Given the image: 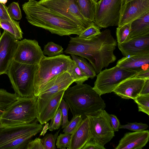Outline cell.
Wrapping results in <instances>:
<instances>
[{"label": "cell", "instance_id": "6da1fadb", "mask_svg": "<svg viewBox=\"0 0 149 149\" xmlns=\"http://www.w3.org/2000/svg\"><path fill=\"white\" fill-rule=\"evenodd\" d=\"M117 45L111 31L106 29L90 39H82L78 36L70 37L64 52L87 59L98 74L116 60L114 51Z\"/></svg>", "mask_w": 149, "mask_h": 149}, {"label": "cell", "instance_id": "7a4b0ae2", "mask_svg": "<svg viewBox=\"0 0 149 149\" xmlns=\"http://www.w3.org/2000/svg\"><path fill=\"white\" fill-rule=\"evenodd\" d=\"M27 21L31 24L61 36H79L85 29L39 4L35 0L22 5Z\"/></svg>", "mask_w": 149, "mask_h": 149}, {"label": "cell", "instance_id": "3957f363", "mask_svg": "<svg viewBox=\"0 0 149 149\" xmlns=\"http://www.w3.org/2000/svg\"><path fill=\"white\" fill-rule=\"evenodd\" d=\"M63 98L68 105L73 116L86 115L104 109L105 103L100 95L90 85L78 84L68 87L65 91Z\"/></svg>", "mask_w": 149, "mask_h": 149}, {"label": "cell", "instance_id": "277c9868", "mask_svg": "<svg viewBox=\"0 0 149 149\" xmlns=\"http://www.w3.org/2000/svg\"><path fill=\"white\" fill-rule=\"evenodd\" d=\"M37 97H19L0 115V127L31 123L37 116Z\"/></svg>", "mask_w": 149, "mask_h": 149}, {"label": "cell", "instance_id": "5b68a950", "mask_svg": "<svg viewBox=\"0 0 149 149\" xmlns=\"http://www.w3.org/2000/svg\"><path fill=\"white\" fill-rule=\"evenodd\" d=\"M74 62L70 56L61 54L42 58L38 64L34 81V96L37 97L40 91L52 78L64 71H68Z\"/></svg>", "mask_w": 149, "mask_h": 149}, {"label": "cell", "instance_id": "8992f818", "mask_svg": "<svg viewBox=\"0 0 149 149\" xmlns=\"http://www.w3.org/2000/svg\"><path fill=\"white\" fill-rule=\"evenodd\" d=\"M38 64L21 63L13 60L7 72L15 93L19 97L34 95V81Z\"/></svg>", "mask_w": 149, "mask_h": 149}, {"label": "cell", "instance_id": "52a82bcc", "mask_svg": "<svg viewBox=\"0 0 149 149\" xmlns=\"http://www.w3.org/2000/svg\"><path fill=\"white\" fill-rule=\"evenodd\" d=\"M89 120L91 139L103 147L115 136L109 114L105 110H100L86 115Z\"/></svg>", "mask_w": 149, "mask_h": 149}, {"label": "cell", "instance_id": "ba28073f", "mask_svg": "<svg viewBox=\"0 0 149 149\" xmlns=\"http://www.w3.org/2000/svg\"><path fill=\"white\" fill-rule=\"evenodd\" d=\"M137 73L116 65L105 69L96 75L93 88L101 95L110 93L121 82L134 76Z\"/></svg>", "mask_w": 149, "mask_h": 149}, {"label": "cell", "instance_id": "9c48e42d", "mask_svg": "<svg viewBox=\"0 0 149 149\" xmlns=\"http://www.w3.org/2000/svg\"><path fill=\"white\" fill-rule=\"evenodd\" d=\"M38 2L85 29L90 26L93 22L86 19L81 14L74 0H40Z\"/></svg>", "mask_w": 149, "mask_h": 149}, {"label": "cell", "instance_id": "30bf717a", "mask_svg": "<svg viewBox=\"0 0 149 149\" xmlns=\"http://www.w3.org/2000/svg\"><path fill=\"white\" fill-rule=\"evenodd\" d=\"M123 0H100L96 3L94 22L100 28L118 26Z\"/></svg>", "mask_w": 149, "mask_h": 149}, {"label": "cell", "instance_id": "8fae6325", "mask_svg": "<svg viewBox=\"0 0 149 149\" xmlns=\"http://www.w3.org/2000/svg\"><path fill=\"white\" fill-rule=\"evenodd\" d=\"M74 82L70 74L67 71L56 75L48 81L37 97V115L55 94L61 91L65 90Z\"/></svg>", "mask_w": 149, "mask_h": 149}, {"label": "cell", "instance_id": "7c38bea8", "mask_svg": "<svg viewBox=\"0 0 149 149\" xmlns=\"http://www.w3.org/2000/svg\"><path fill=\"white\" fill-rule=\"evenodd\" d=\"M45 56L37 40L24 39L18 40L13 60L21 63L36 65Z\"/></svg>", "mask_w": 149, "mask_h": 149}, {"label": "cell", "instance_id": "4fadbf2b", "mask_svg": "<svg viewBox=\"0 0 149 149\" xmlns=\"http://www.w3.org/2000/svg\"><path fill=\"white\" fill-rule=\"evenodd\" d=\"M37 120L27 124L15 126L0 127V148L2 146L20 137L31 133L41 132L42 125Z\"/></svg>", "mask_w": 149, "mask_h": 149}, {"label": "cell", "instance_id": "5bb4252c", "mask_svg": "<svg viewBox=\"0 0 149 149\" xmlns=\"http://www.w3.org/2000/svg\"><path fill=\"white\" fill-rule=\"evenodd\" d=\"M18 40L4 31L0 37V75L6 74L13 59Z\"/></svg>", "mask_w": 149, "mask_h": 149}, {"label": "cell", "instance_id": "9a60e30c", "mask_svg": "<svg viewBox=\"0 0 149 149\" xmlns=\"http://www.w3.org/2000/svg\"><path fill=\"white\" fill-rule=\"evenodd\" d=\"M149 11V0H134L123 5L118 26L131 23Z\"/></svg>", "mask_w": 149, "mask_h": 149}, {"label": "cell", "instance_id": "2e32d148", "mask_svg": "<svg viewBox=\"0 0 149 149\" xmlns=\"http://www.w3.org/2000/svg\"><path fill=\"white\" fill-rule=\"evenodd\" d=\"M118 49L125 57L139 54H149V33L134 37L120 44Z\"/></svg>", "mask_w": 149, "mask_h": 149}, {"label": "cell", "instance_id": "e0dca14e", "mask_svg": "<svg viewBox=\"0 0 149 149\" xmlns=\"http://www.w3.org/2000/svg\"><path fill=\"white\" fill-rule=\"evenodd\" d=\"M145 80L133 77L120 84L113 92L125 99L135 98L140 95Z\"/></svg>", "mask_w": 149, "mask_h": 149}, {"label": "cell", "instance_id": "ac0fdd59", "mask_svg": "<svg viewBox=\"0 0 149 149\" xmlns=\"http://www.w3.org/2000/svg\"><path fill=\"white\" fill-rule=\"evenodd\" d=\"M148 130L125 133L115 149H141L149 141Z\"/></svg>", "mask_w": 149, "mask_h": 149}, {"label": "cell", "instance_id": "d6986e66", "mask_svg": "<svg viewBox=\"0 0 149 149\" xmlns=\"http://www.w3.org/2000/svg\"><path fill=\"white\" fill-rule=\"evenodd\" d=\"M149 54H139L123 57L116 65L121 68L138 72L149 68Z\"/></svg>", "mask_w": 149, "mask_h": 149}, {"label": "cell", "instance_id": "ffe728a7", "mask_svg": "<svg viewBox=\"0 0 149 149\" xmlns=\"http://www.w3.org/2000/svg\"><path fill=\"white\" fill-rule=\"evenodd\" d=\"M91 139L88 118H84L76 129L71 134L69 149H82Z\"/></svg>", "mask_w": 149, "mask_h": 149}, {"label": "cell", "instance_id": "44dd1931", "mask_svg": "<svg viewBox=\"0 0 149 149\" xmlns=\"http://www.w3.org/2000/svg\"><path fill=\"white\" fill-rule=\"evenodd\" d=\"M65 91H61L55 94L42 111L38 114L36 119L40 124H46L55 115L59 108Z\"/></svg>", "mask_w": 149, "mask_h": 149}, {"label": "cell", "instance_id": "7402d4cb", "mask_svg": "<svg viewBox=\"0 0 149 149\" xmlns=\"http://www.w3.org/2000/svg\"><path fill=\"white\" fill-rule=\"evenodd\" d=\"M149 33V11L131 22L128 40L135 37Z\"/></svg>", "mask_w": 149, "mask_h": 149}, {"label": "cell", "instance_id": "603a6c76", "mask_svg": "<svg viewBox=\"0 0 149 149\" xmlns=\"http://www.w3.org/2000/svg\"><path fill=\"white\" fill-rule=\"evenodd\" d=\"M80 13L86 19L94 22L96 2L93 0H74Z\"/></svg>", "mask_w": 149, "mask_h": 149}, {"label": "cell", "instance_id": "cb8c5ba5", "mask_svg": "<svg viewBox=\"0 0 149 149\" xmlns=\"http://www.w3.org/2000/svg\"><path fill=\"white\" fill-rule=\"evenodd\" d=\"M37 134V132H33L20 137L2 146L0 149H26L31 138Z\"/></svg>", "mask_w": 149, "mask_h": 149}, {"label": "cell", "instance_id": "d4e9b609", "mask_svg": "<svg viewBox=\"0 0 149 149\" xmlns=\"http://www.w3.org/2000/svg\"><path fill=\"white\" fill-rule=\"evenodd\" d=\"M0 28L10 34L15 39L19 40L23 38V32L20 27L19 22L14 20L13 22L1 21Z\"/></svg>", "mask_w": 149, "mask_h": 149}, {"label": "cell", "instance_id": "484cf974", "mask_svg": "<svg viewBox=\"0 0 149 149\" xmlns=\"http://www.w3.org/2000/svg\"><path fill=\"white\" fill-rule=\"evenodd\" d=\"M70 55L76 64L89 78L93 79L96 76L97 73L93 66L84 58L74 55Z\"/></svg>", "mask_w": 149, "mask_h": 149}, {"label": "cell", "instance_id": "4316f807", "mask_svg": "<svg viewBox=\"0 0 149 149\" xmlns=\"http://www.w3.org/2000/svg\"><path fill=\"white\" fill-rule=\"evenodd\" d=\"M19 97L15 93H11L6 89L0 88V115Z\"/></svg>", "mask_w": 149, "mask_h": 149}, {"label": "cell", "instance_id": "83f0119b", "mask_svg": "<svg viewBox=\"0 0 149 149\" xmlns=\"http://www.w3.org/2000/svg\"><path fill=\"white\" fill-rule=\"evenodd\" d=\"M77 84L83 83L89 78L74 62L72 66L68 71Z\"/></svg>", "mask_w": 149, "mask_h": 149}, {"label": "cell", "instance_id": "f1b7e54d", "mask_svg": "<svg viewBox=\"0 0 149 149\" xmlns=\"http://www.w3.org/2000/svg\"><path fill=\"white\" fill-rule=\"evenodd\" d=\"M63 50L61 45L51 41L45 45L43 52L44 55H47L49 57H53L63 54Z\"/></svg>", "mask_w": 149, "mask_h": 149}, {"label": "cell", "instance_id": "f546056e", "mask_svg": "<svg viewBox=\"0 0 149 149\" xmlns=\"http://www.w3.org/2000/svg\"><path fill=\"white\" fill-rule=\"evenodd\" d=\"M131 23L125 24L116 28V36L118 44L127 41L130 33Z\"/></svg>", "mask_w": 149, "mask_h": 149}, {"label": "cell", "instance_id": "4dcf8cb0", "mask_svg": "<svg viewBox=\"0 0 149 149\" xmlns=\"http://www.w3.org/2000/svg\"><path fill=\"white\" fill-rule=\"evenodd\" d=\"M133 100L137 104L139 111L149 115V94L139 95Z\"/></svg>", "mask_w": 149, "mask_h": 149}, {"label": "cell", "instance_id": "1f68e13d", "mask_svg": "<svg viewBox=\"0 0 149 149\" xmlns=\"http://www.w3.org/2000/svg\"><path fill=\"white\" fill-rule=\"evenodd\" d=\"M100 29L99 27L93 22L92 25L83 31L78 37L84 39H91L101 33Z\"/></svg>", "mask_w": 149, "mask_h": 149}, {"label": "cell", "instance_id": "d6a6232c", "mask_svg": "<svg viewBox=\"0 0 149 149\" xmlns=\"http://www.w3.org/2000/svg\"><path fill=\"white\" fill-rule=\"evenodd\" d=\"M83 119L80 115L73 116L71 120L63 128V132L71 134L78 127Z\"/></svg>", "mask_w": 149, "mask_h": 149}, {"label": "cell", "instance_id": "836d02e7", "mask_svg": "<svg viewBox=\"0 0 149 149\" xmlns=\"http://www.w3.org/2000/svg\"><path fill=\"white\" fill-rule=\"evenodd\" d=\"M60 129L54 134H48L41 139L44 149H55L56 141Z\"/></svg>", "mask_w": 149, "mask_h": 149}, {"label": "cell", "instance_id": "e575fe53", "mask_svg": "<svg viewBox=\"0 0 149 149\" xmlns=\"http://www.w3.org/2000/svg\"><path fill=\"white\" fill-rule=\"evenodd\" d=\"M71 139V134L64 133H60L57 138L56 145L58 148L69 149Z\"/></svg>", "mask_w": 149, "mask_h": 149}, {"label": "cell", "instance_id": "d590c367", "mask_svg": "<svg viewBox=\"0 0 149 149\" xmlns=\"http://www.w3.org/2000/svg\"><path fill=\"white\" fill-rule=\"evenodd\" d=\"M7 9L9 14L13 19L16 20L21 19L22 14L18 3L12 2L7 7Z\"/></svg>", "mask_w": 149, "mask_h": 149}, {"label": "cell", "instance_id": "8d00e7d4", "mask_svg": "<svg viewBox=\"0 0 149 149\" xmlns=\"http://www.w3.org/2000/svg\"><path fill=\"white\" fill-rule=\"evenodd\" d=\"M51 121L48 126L49 130L52 131L59 128L62 122L61 111L58 108L55 115L52 118Z\"/></svg>", "mask_w": 149, "mask_h": 149}, {"label": "cell", "instance_id": "74e56055", "mask_svg": "<svg viewBox=\"0 0 149 149\" xmlns=\"http://www.w3.org/2000/svg\"><path fill=\"white\" fill-rule=\"evenodd\" d=\"M148 127V125L141 123H128L125 125H120L119 129H125L129 130L138 131L145 130Z\"/></svg>", "mask_w": 149, "mask_h": 149}, {"label": "cell", "instance_id": "f35d334b", "mask_svg": "<svg viewBox=\"0 0 149 149\" xmlns=\"http://www.w3.org/2000/svg\"><path fill=\"white\" fill-rule=\"evenodd\" d=\"M59 108L61 109L62 114V128H64L69 122L68 120V111L69 107L63 98L61 101Z\"/></svg>", "mask_w": 149, "mask_h": 149}, {"label": "cell", "instance_id": "ab89813d", "mask_svg": "<svg viewBox=\"0 0 149 149\" xmlns=\"http://www.w3.org/2000/svg\"><path fill=\"white\" fill-rule=\"evenodd\" d=\"M13 19L9 14L5 5L0 3V22L1 21L13 22Z\"/></svg>", "mask_w": 149, "mask_h": 149}, {"label": "cell", "instance_id": "60d3db41", "mask_svg": "<svg viewBox=\"0 0 149 149\" xmlns=\"http://www.w3.org/2000/svg\"><path fill=\"white\" fill-rule=\"evenodd\" d=\"M26 149H44L41 139L37 138L30 140L28 143Z\"/></svg>", "mask_w": 149, "mask_h": 149}, {"label": "cell", "instance_id": "b9f144b4", "mask_svg": "<svg viewBox=\"0 0 149 149\" xmlns=\"http://www.w3.org/2000/svg\"><path fill=\"white\" fill-rule=\"evenodd\" d=\"M111 123L112 127L114 132L118 131L120 123L119 120L114 115L109 114Z\"/></svg>", "mask_w": 149, "mask_h": 149}, {"label": "cell", "instance_id": "7bdbcfd3", "mask_svg": "<svg viewBox=\"0 0 149 149\" xmlns=\"http://www.w3.org/2000/svg\"><path fill=\"white\" fill-rule=\"evenodd\" d=\"M98 145L92 139H91L82 148V149H105Z\"/></svg>", "mask_w": 149, "mask_h": 149}, {"label": "cell", "instance_id": "ee69618b", "mask_svg": "<svg viewBox=\"0 0 149 149\" xmlns=\"http://www.w3.org/2000/svg\"><path fill=\"white\" fill-rule=\"evenodd\" d=\"M134 77L145 80L149 79V68L137 72L136 74Z\"/></svg>", "mask_w": 149, "mask_h": 149}, {"label": "cell", "instance_id": "f6af8a7d", "mask_svg": "<svg viewBox=\"0 0 149 149\" xmlns=\"http://www.w3.org/2000/svg\"><path fill=\"white\" fill-rule=\"evenodd\" d=\"M149 94V79L145 80L139 95Z\"/></svg>", "mask_w": 149, "mask_h": 149}, {"label": "cell", "instance_id": "bcb514c9", "mask_svg": "<svg viewBox=\"0 0 149 149\" xmlns=\"http://www.w3.org/2000/svg\"><path fill=\"white\" fill-rule=\"evenodd\" d=\"M48 123H47L46 125L43 127L42 130H41V133L40 134V136L44 135L46 133L47 130L48 129L49 125Z\"/></svg>", "mask_w": 149, "mask_h": 149}, {"label": "cell", "instance_id": "7dc6e473", "mask_svg": "<svg viewBox=\"0 0 149 149\" xmlns=\"http://www.w3.org/2000/svg\"><path fill=\"white\" fill-rule=\"evenodd\" d=\"M7 1L8 0H0V3L5 5Z\"/></svg>", "mask_w": 149, "mask_h": 149}, {"label": "cell", "instance_id": "c3c4849f", "mask_svg": "<svg viewBox=\"0 0 149 149\" xmlns=\"http://www.w3.org/2000/svg\"><path fill=\"white\" fill-rule=\"evenodd\" d=\"M134 0H123V5H124L125 3H127L128 2Z\"/></svg>", "mask_w": 149, "mask_h": 149}, {"label": "cell", "instance_id": "681fc988", "mask_svg": "<svg viewBox=\"0 0 149 149\" xmlns=\"http://www.w3.org/2000/svg\"><path fill=\"white\" fill-rule=\"evenodd\" d=\"M95 2H97L98 0H93Z\"/></svg>", "mask_w": 149, "mask_h": 149}, {"label": "cell", "instance_id": "f907efd6", "mask_svg": "<svg viewBox=\"0 0 149 149\" xmlns=\"http://www.w3.org/2000/svg\"><path fill=\"white\" fill-rule=\"evenodd\" d=\"M1 36V31H0V37Z\"/></svg>", "mask_w": 149, "mask_h": 149}, {"label": "cell", "instance_id": "816d5d0a", "mask_svg": "<svg viewBox=\"0 0 149 149\" xmlns=\"http://www.w3.org/2000/svg\"><path fill=\"white\" fill-rule=\"evenodd\" d=\"M34 0H29V1H33Z\"/></svg>", "mask_w": 149, "mask_h": 149}]
</instances>
